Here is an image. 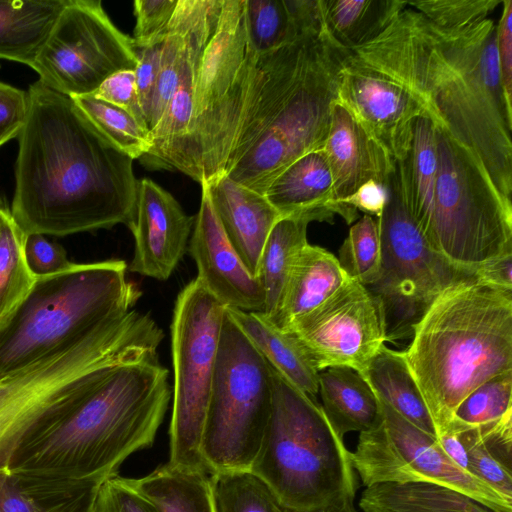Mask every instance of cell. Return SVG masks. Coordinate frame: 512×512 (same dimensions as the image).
<instances>
[{"instance_id": "obj_1", "label": "cell", "mask_w": 512, "mask_h": 512, "mask_svg": "<svg viewBox=\"0 0 512 512\" xmlns=\"http://www.w3.org/2000/svg\"><path fill=\"white\" fill-rule=\"evenodd\" d=\"M18 135L11 214L28 234L64 237L128 228L137 185L133 159L113 147L68 96L39 81Z\"/></svg>"}, {"instance_id": "obj_2", "label": "cell", "mask_w": 512, "mask_h": 512, "mask_svg": "<svg viewBox=\"0 0 512 512\" xmlns=\"http://www.w3.org/2000/svg\"><path fill=\"white\" fill-rule=\"evenodd\" d=\"M496 24L441 29L405 8L371 46L437 126L478 158L505 204L512 207V114L485 86L481 56Z\"/></svg>"}, {"instance_id": "obj_3", "label": "cell", "mask_w": 512, "mask_h": 512, "mask_svg": "<svg viewBox=\"0 0 512 512\" xmlns=\"http://www.w3.org/2000/svg\"><path fill=\"white\" fill-rule=\"evenodd\" d=\"M346 53L323 27L259 54L223 175L264 194L296 159L323 150Z\"/></svg>"}, {"instance_id": "obj_4", "label": "cell", "mask_w": 512, "mask_h": 512, "mask_svg": "<svg viewBox=\"0 0 512 512\" xmlns=\"http://www.w3.org/2000/svg\"><path fill=\"white\" fill-rule=\"evenodd\" d=\"M170 399L169 371L159 360L117 365L68 417L21 444L9 470L104 481L153 445Z\"/></svg>"}, {"instance_id": "obj_5", "label": "cell", "mask_w": 512, "mask_h": 512, "mask_svg": "<svg viewBox=\"0 0 512 512\" xmlns=\"http://www.w3.org/2000/svg\"><path fill=\"white\" fill-rule=\"evenodd\" d=\"M402 351L437 438L458 405L490 378L512 371V290L477 278L446 288Z\"/></svg>"}, {"instance_id": "obj_6", "label": "cell", "mask_w": 512, "mask_h": 512, "mask_svg": "<svg viewBox=\"0 0 512 512\" xmlns=\"http://www.w3.org/2000/svg\"><path fill=\"white\" fill-rule=\"evenodd\" d=\"M156 336L131 309L95 326L60 350L0 378V468L18 447L63 421L115 366L147 361Z\"/></svg>"}, {"instance_id": "obj_7", "label": "cell", "mask_w": 512, "mask_h": 512, "mask_svg": "<svg viewBox=\"0 0 512 512\" xmlns=\"http://www.w3.org/2000/svg\"><path fill=\"white\" fill-rule=\"evenodd\" d=\"M269 367L271 414L250 471L286 512H356V471L343 438L316 398Z\"/></svg>"}, {"instance_id": "obj_8", "label": "cell", "mask_w": 512, "mask_h": 512, "mask_svg": "<svg viewBox=\"0 0 512 512\" xmlns=\"http://www.w3.org/2000/svg\"><path fill=\"white\" fill-rule=\"evenodd\" d=\"M127 264L110 259L72 263L37 277L0 327V378L76 341L103 321L134 308L141 296Z\"/></svg>"}, {"instance_id": "obj_9", "label": "cell", "mask_w": 512, "mask_h": 512, "mask_svg": "<svg viewBox=\"0 0 512 512\" xmlns=\"http://www.w3.org/2000/svg\"><path fill=\"white\" fill-rule=\"evenodd\" d=\"M257 57L247 33L245 0H222L198 65L192 120L178 169L200 185L225 171Z\"/></svg>"}, {"instance_id": "obj_10", "label": "cell", "mask_w": 512, "mask_h": 512, "mask_svg": "<svg viewBox=\"0 0 512 512\" xmlns=\"http://www.w3.org/2000/svg\"><path fill=\"white\" fill-rule=\"evenodd\" d=\"M435 136L437 182L423 237L451 263L477 270L512 252V207L501 199L473 152L441 126L435 125Z\"/></svg>"}, {"instance_id": "obj_11", "label": "cell", "mask_w": 512, "mask_h": 512, "mask_svg": "<svg viewBox=\"0 0 512 512\" xmlns=\"http://www.w3.org/2000/svg\"><path fill=\"white\" fill-rule=\"evenodd\" d=\"M271 408L269 364L225 309L200 446L211 474L250 470Z\"/></svg>"}, {"instance_id": "obj_12", "label": "cell", "mask_w": 512, "mask_h": 512, "mask_svg": "<svg viewBox=\"0 0 512 512\" xmlns=\"http://www.w3.org/2000/svg\"><path fill=\"white\" fill-rule=\"evenodd\" d=\"M385 189L386 205L377 218L380 274L365 287L380 304L386 342L395 343L411 338L416 323L446 288L477 275L476 270L451 263L428 245L406 208L396 160Z\"/></svg>"}, {"instance_id": "obj_13", "label": "cell", "mask_w": 512, "mask_h": 512, "mask_svg": "<svg viewBox=\"0 0 512 512\" xmlns=\"http://www.w3.org/2000/svg\"><path fill=\"white\" fill-rule=\"evenodd\" d=\"M225 309L197 278L175 301L170 327L174 385L168 461L174 466L208 471L200 446Z\"/></svg>"}, {"instance_id": "obj_14", "label": "cell", "mask_w": 512, "mask_h": 512, "mask_svg": "<svg viewBox=\"0 0 512 512\" xmlns=\"http://www.w3.org/2000/svg\"><path fill=\"white\" fill-rule=\"evenodd\" d=\"M132 38L99 0H68L31 68L45 87L68 97L92 94L113 73L136 68Z\"/></svg>"}, {"instance_id": "obj_15", "label": "cell", "mask_w": 512, "mask_h": 512, "mask_svg": "<svg viewBox=\"0 0 512 512\" xmlns=\"http://www.w3.org/2000/svg\"><path fill=\"white\" fill-rule=\"evenodd\" d=\"M378 397V396H377ZM379 399L381 420L359 434L352 464L362 483L429 482L456 489L494 512H512V502L459 469L436 436L419 429Z\"/></svg>"}, {"instance_id": "obj_16", "label": "cell", "mask_w": 512, "mask_h": 512, "mask_svg": "<svg viewBox=\"0 0 512 512\" xmlns=\"http://www.w3.org/2000/svg\"><path fill=\"white\" fill-rule=\"evenodd\" d=\"M283 330L296 339L318 372L345 367L361 373L386 342L380 304L352 278Z\"/></svg>"}, {"instance_id": "obj_17", "label": "cell", "mask_w": 512, "mask_h": 512, "mask_svg": "<svg viewBox=\"0 0 512 512\" xmlns=\"http://www.w3.org/2000/svg\"><path fill=\"white\" fill-rule=\"evenodd\" d=\"M337 101L396 161L410 148L412 125L426 110L369 43L348 49Z\"/></svg>"}, {"instance_id": "obj_18", "label": "cell", "mask_w": 512, "mask_h": 512, "mask_svg": "<svg viewBox=\"0 0 512 512\" xmlns=\"http://www.w3.org/2000/svg\"><path fill=\"white\" fill-rule=\"evenodd\" d=\"M188 243L197 279L224 307L246 312L265 311V295L258 277L246 268L228 241L214 211L206 185Z\"/></svg>"}, {"instance_id": "obj_19", "label": "cell", "mask_w": 512, "mask_h": 512, "mask_svg": "<svg viewBox=\"0 0 512 512\" xmlns=\"http://www.w3.org/2000/svg\"><path fill=\"white\" fill-rule=\"evenodd\" d=\"M194 217L151 179L138 180L134 219L129 226L134 255L129 271L167 280L187 252Z\"/></svg>"}, {"instance_id": "obj_20", "label": "cell", "mask_w": 512, "mask_h": 512, "mask_svg": "<svg viewBox=\"0 0 512 512\" xmlns=\"http://www.w3.org/2000/svg\"><path fill=\"white\" fill-rule=\"evenodd\" d=\"M333 181V200L339 201L374 180L383 187L395 160L337 99L331 106L330 126L323 148Z\"/></svg>"}, {"instance_id": "obj_21", "label": "cell", "mask_w": 512, "mask_h": 512, "mask_svg": "<svg viewBox=\"0 0 512 512\" xmlns=\"http://www.w3.org/2000/svg\"><path fill=\"white\" fill-rule=\"evenodd\" d=\"M206 185L221 227L249 272L257 277L266 239L281 218L264 194L221 175ZM201 184V185H202Z\"/></svg>"}, {"instance_id": "obj_22", "label": "cell", "mask_w": 512, "mask_h": 512, "mask_svg": "<svg viewBox=\"0 0 512 512\" xmlns=\"http://www.w3.org/2000/svg\"><path fill=\"white\" fill-rule=\"evenodd\" d=\"M281 217L333 223L337 208L323 150L307 153L280 172L264 192Z\"/></svg>"}, {"instance_id": "obj_23", "label": "cell", "mask_w": 512, "mask_h": 512, "mask_svg": "<svg viewBox=\"0 0 512 512\" xmlns=\"http://www.w3.org/2000/svg\"><path fill=\"white\" fill-rule=\"evenodd\" d=\"M211 36L212 31L205 25L194 33L180 83L150 130V150L139 159L147 169H179L192 120L196 73Z\"/></svg>"}, {"instance_id": "obj_24", "label": "cell", "mask_w": 512, "mask_h": 512, "mask_svg": "<svg viewBox=\"0 0 512 512\" xmlns=\"http://www.w3.org/2000/svg\"><path fill=\"white\" fill-rule=\"evenodd\" d=\"M102 482L10 471L0 512H93Z\"/></svg>"}, {"instance_id": "obj_25", "label": "cell", "mask_w": 512, "mask_h": 512, "mask_svg": "<svg viewBox=\"0 0 512 512\" xmlns=\"http://www.w3.org/2000/svg\"><path fill=\"white\" fill-rule=\"evenodd\" d=\"M348 279L332 253L307 243L291 266L278 311L270 320L284 329L294 318L322 303Z\"/></svg>"}, {"instance_id": "obj_26", "label": "cell", "mask_w": 512, "mask_h": 512, "mask_svg": "<svg viewBox=\"0 0 512 512\" xmlns=\"http://www.w3.org/2000/svg\"><path fill=\"white\" fill-rule=\"evenodd\" d=\"M322 409L335 432H366L381 420L380 402L369 383L356 371L331 367L319 372Z\"/></svg>"}, {"instance_id": "obj_27", "label": "cell", "mask_w": 512, "mask_h": 512, "mask_svg": "<svg viewBox=\"0 0 512 512\" xmlns=\"http://www.w3.org/2000/svg\"><path fill=\"white\" fill-rule=\"evenodd\" d=\"M226 309L265 360L291 384L315 398L319 372L296 339L263 313Z\"/></svg>"}, {"instance_id": "obj_28", "label": "cell", "mask_w": 512, "mask_h": 512, "mask_svg": "<svg viewBox=\"0 0 512 512\" xmlns=\"http://www.w3.org/2000/svg\"><path fill=\"white\" fill-rule=\"evenodd\" d=\"M406 208L420 233L431 217L438 173L435 125L427 116L412 125L410 148L403 161H397Z\"/></svg>"}, {"instance_id": "obj_29", "label": "cell", "mask_w": 512, "mask_h": 512, "mask_svg": "<svg viewBox=\"0 0 512 512\" xmlns=\"http://www.w3.org/2000/svg\"><path fill=\"white\" fill-rule=\"evenodd\" d=\"M68 0H0V58L32 66Z\"/></svg>"}, {"instance_id": "obj_30", "label": "cell", "mask_w": 512, "mask_h": 512, "mask_svg": "<svg viewBox=\"0 0 512 512\" xmlns=\"http://www.w3.org/2000/svg\"><path fill=\"white\" fill-rule=\"evenodd\" d=\"M363 512H494L472 497L429 482L378 483L362 492Z\"/></svg>"}, {"instance_id": "obj_31", "label": "cell", "mask_w": 512, "mask_h": 512, "mask_svg": "<svg viewBox=\"0 0 512 512\" xmlns=\"http://www.w3.org/2000/svg\"><path fill=\"white\" fill-rule=\"evenodd\" d=\"M359 374L375 394L403 418L437 437L432 417L402 351L390 349L384 344Z\"/></svg>"}, {"instance_id": "obj_32", "label": "cell", "mask_w": 512, "mask_h": 512, "mask_svg": "<svg viewBox=\"0 0 512 512\" xmlns=\"http://www.w3.org/2000/svg\"><path fill=\"white\" fill-rule=\"evenodd\" d=\"M129 481L158 512H215L211 473L206 470L167 462Z\"/></svg>"}, {"instance_id": "obj_33", "label": "cell", "mask_w": 512, "mask_h": 512, "mask_svg": "<svg viewBox=\"0 0 512 512\" xmlns=\"http://www.w3.org/2000/svg\"><path fill=\"white\" fill-rule=\"evenodd\" d=\"M324 28L344 49L379 36L408 7L405 0H320Z\"/></svg>"}, {"instance_id": "obj_34", "label": "cell", "mask_w": 512, "mask_h": 512, "mask_svg": "<svg viewBox=\"0 0 512 512\" xmlns=\"http://www.w3.org/2000/svg\"><path fill=\"white\" fill-rule=\"evenodd\" d=\"M303 219L281 217L264 244L257 277L265 295L264 315L271 319L278 311L291 266L299 251L308 243Z\"/></svg>"}, {"instance_id": "obj_35", "label": "cell", "mask_w": 512, "mask_h": 512, "mask_svg": "<svg viewBox=\"0 0 512 512\" xmlns=\"http://www.w3.org/2000/svg\"><path fill=\"white\" fill-rule=\"evenodd\" d=\"M26 234L4 204L0 206V327L31 291L37 277L24 254Z\"/></svg>"}, {"instance_id": "obj_36", "label": "cell", "mask_w": 512, "mask_h": 512, "mask_svg": "<svg viewBox=\"0 0 512 512\" xmlns=\"http://www.w3.org/2000/svg\"><path fill=\"white\" fill-rule=\"evenodd\" d=\"M70 98L94 128L123 154L135 160L150 150V130L126 110L92 94Z\"/></svg>"}, {"instance_id": "obj_37", "label": "cell", "mask_w": 512, "mask_h": 512, "mask_svg": "<svg viewBox=\"0 0 512 512\" xmlns=\"http://www.w3.org/2000/svg\"><path fill=\"white\" fill-rule=\"evenodd\" d=\"M245 17L249 40L259 54L315 29L306 28L297 20L289 0H245Z\"/></svg>"}, {"instance_id": "obj_38", "label": "cell", "mask_w": 512, "mask_h": 512, "mask_svg": "<svg viewBox=\"0 0 512 512\" xmlns=\"http://www.w3.org/2000/svg\"><path fill=\"white\" fill-rule=\"evenodd\" d=\"M215 512H286L270 487L250 470L211 474Z\"/></svg>"}, {"instance_id": "obj_39", "label": "cell", "mask_w": 512, "mask_h": 512, "mask_svg": "<svg viewBox=\"0 0 512 512\" xmlns=\"http://www.w3.org/2000/svg\"><path fill=\"white\" fill-rule=\"evenodd\" d=\"M512 417V371L498 374L474 389L458 405L453 420L484 434Z\"/></svg>"}, {"instance_id": "obj_40", "label": "cell", "mask_w": 512, "mask_h": 512, "mask_svg": "<svg viewBox=\"0 0 512 512\" xmlns=\"http://www.w3.org/2000/svg\"><path fill=\"white\" fill-rule=\"evenodd\" d=\"M349 278L364 286L374 283L380 274L381 239L378 221L364 215L349 229L337 258Z\"/></svg>"}, {"instance_id": "obj_41", "label": "cell", "mask_w": 512, "mask_h": 512, "mask_svg": "<svg viewBox=\"0 0 512 512\" xmlns=\"http://www.w3.org/2000/svg\"><path fill=\"white\" fill-rule=\"evenodd\" d=\"M454 422L462 429L466 442L469 473L512 502V460L488 447L477 428Z\"/></svg>"}, {"instance_id": "obj_42", "label": "cell", "mask_w": 512, "mask_h": 512, "mask_svg": "<svg viewBox=\"0 0 512 512\" xmlns=\"http://www.w3.org/2000/svg\"><path fill=\"white\" fill-rule=\"evenodd\" d=\"M503 0H421L408 6L441 29H461L487 19Z\"/></svg>"}, {"instance_id": "obj_43", "label": "cell", "mask_w": 512, "mask_h": 512, "mask_svg": "<svg viewBox=\"0 0 512 512\" xmlns=\"http://www.w3.org/2000/svg\"><path fill=\"white\" fill-rule=\"evenodd\" d=\"M178 0H136L134 15L136 25L132 38L135 49H145L161 44Z\"/></svg>"}, {"instance_id": "obj_44", "label": "cell", "mask_w": 512, "mask_h": 512, "mask_svg": "<svg viewBox=\"0 0 512 512\" xmlns=\"http://www.w3.org/2000/svg\"><path fill=\"white\" fill-rule=\"evenodd\" d=\"M93 512L158 511L148 499L131 485L129 478L116 474L101 483Z\"/></svg>"}, {"instance_id": "obj_45", "label": "cell", "mask_w": 512, "mask_h": 512, "mask_svg": "<svg viewBox=\"0 0 512 512\" xmlns=\"http://www.w3.org/2000/svg\"><path fill=\"white\" fill-rule=\"evenodd\" d=\"M24 254L30 271L36 277L58 273L73 263L69 261L66 250L60 244L41 234L26 235Z\"/></svg>"}, {"instance_id": "obj_46", "label": "cell", "mask_w": 512, "mask_h": 512, "mask_svg": "<svg viewBox=\"0 0 512 512\" xmlns=\"http://www.w3.org/2000/svg\"><path fill=\"white\" fill-rule=\"evenodd\" d=\"M92 95L126 110L147 126L138 99L134 70L125 69L113 73Z\"/></svg>"}, {"instance_id": "obj_47", "label": "cell", "mask_w": 512, "mask_h": 512, "mask_svg": "<svg viewBox=\"0 0 512 512\" xmlns=\"http://www.w3.org/2000/svg\"><path fill=\"white\" fill-rule=\"evenodd\" d=\"M161 44L137 51L138 62L134 69L138 99L149 130L159 73Z\"/></svg>"}, {"instance_id": "obj_48", "label": "cell", "mask_w": 512, "mask_h": 512, "mask_svg": "<svg viewBox=\"0 0 512 512\" xmlns=\"http://www.w3.org/2000/svg\"><path fill=\"white\" fill-rule=\"evenodd\" d=\"M29 108L28 92L0 81V146L18 137Z\"/></svg>"}, {"instance_id": "obj_49", "label": "cell", "mask_w": 512, "mask_h": 512, "mask_svg": "<svg viewBox=\"0 0 512 512\" xmlns=\"http://www.w3.org/2000/svg\"><path fill=\"white\" fill-rule=\"evenodd\" d=\"M387 201L385 187L374 180H370L360 186L355 192L339 201L340 216L351 224L358 217V210L366 215L379 218Z\"/></svg>"}, {"instance_id": "obj_50", "label": "cell", "mask_w": 512, "mask_h": 512, "mask_svg": "<svg viewBox=\"0 0 512 512\" xmlns=\"http://www.w3.org/2000/svg\"><path fill=\"white\" fill-rule=\"evenodd\" d=\"M496 25V47L500 79L505 99L512 107V0H503Z\"/></svg>"}, {"instance_id": "obj_51", "label": "cell", "mask_w": 512, "mask_h": 512, "mask_svg": "<svg viewBox=\"0 0 512 512\" xmlns=\"http://www.w3.org/2000/svg\"><path fill=\"white\" fill-rule=\"evenodd\" d=\"M477 279L512 290V252L494 258L476 270Z\"/></svg>"}, {"instance_id": "obj_52", "label": "cell", "mask_w": 512, "mask_h": 512, "mask_svg": "<svg viewBox=\"0 0 512 512\" xmlns=\"http://www.w3.org/2000/svg\"><path fill=\"white\" fill-rule=\"evenodd\" d=\"M10 474L9 468H0V492Z\"/></svg>"}, {"instance_id": "obj_53", "label": "cell", "mask_w": 512, "mask_h": 512, "mask_svg": "<svg viewBox=\"0 0 512 512\" xmlns=\"http://www.w3.org/2000/svg\"><path fill=\"white\" fill-rule=\"evenodd\" d=\"M2 204H4V203H3V201H2V200H1V198H0V206H1Z\"/></svg>"}]
</instances>
